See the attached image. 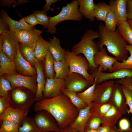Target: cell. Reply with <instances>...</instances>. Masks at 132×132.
<instances>
[{"label":"cell","mask_w":132,"mask_h":132,"mask_svg":"<svg viewBox=\"0 0 132 132\" xmlns=\"http://www.w3.org/2000/svg\"><path fill=\"white\" fill-rule=\"evenodd\" d=\"M33 109L36 112L43 110L49 112L61 129L71 124L79 112L69 98L62 92L53 98H44L36 102Z\"/></svg>","instance_id":"1"},{"label":"cell","mask_w":132,"mask_h":132,"mask_svg":"<svg viewBox=\"0 0 132 132\" xmlns=\"http://www.w3.org/2000/svg\"><path fill=\"white\" fill-rule=\"evenodd\" d=\"M99 40L97 42L99 50L105 46L108 51L121 62L128 57V52L126 46L127 42L124 40L117 30L112 32L107 29L102 23L99 26Z\"/></svg>","instance_id":"2"},{"label":"cell","mask_w":132,"mask_h":132,"mask_svg":"<svg viewBox=\"0 0 132 132\" xmlns=\"http://www.w3.org/2000/svg\"><path fill=\"white\" fill-rule=\"evenodd\" d=\"M99 32L89 29L87 30L81 37V40L72 47L71 51L78 55L83 54L88 60L89 68L92 70L97 68L94 61V55L100 50L97 43L94 40L99 37Z\"/></svg>","instance_id":"3"},{"label":"cell","mask_w":132,"mask_h":132,"mask_svg":"<svg viewBox=\"0 0 132 132\" xmlns=\"http://www.w3.org/2000/svg\"><path fill=\"white\" fill-rule=\"evenodd\" d=\"M77 0H74L66 4L62 7L60 12L57 15L50 17L49 24L46 31V32L53 34L56 32V25L59 23L65 21L71 20L79 21L83 17L79 10Z\"/></svg>","instance_id":"4"},{"label":"cell","mask_w":132,"mask_h":132,"mask_svg":"<svg viewBox=\"0 0 132 132\" xmlns=\"http://www.w3.org/2000/svg\"><path fill=\"white\" fill-rule=\"evenodd\" d=\"M35 95L24 88H12L8 93L10 107L16 109H30L35 102Z\"/></svg>","instance_id":"5"},{"label":"cell","mask_w":132,"mask_h":132,"mask_svg":"<svg viewBox=\"0 0 132 132\" xmlns=\"http://www.w3.org/2000/svg\"><path fill=\"white\" fill-rule=\"evenodd\" d=\"M64 58L69 66L70 73H75L80 74L89 83L92 84L94 83V78L88 72L89 64L85 57L80 54L77 55L67 50L66 51Z\"/></svg>","instance_id":"6"},{"label":"cell","mask_w":132,"mask_h":132,"mask_svg":"<svg viewBox=\"0 0 132 132\" xmlns=\"http://www.w3.org/2000/svg\"><path fill=\"white\" fill-rule=\"evenodd\" d=\"M97 85L107 81L132 77V69H123L106 73L103 72L102 68L99 66L91 70L90 74Z\"/></svg>","instance_id":"7"},{"label":"cell","mask_w":132,"mask_h":132,"mask_svg":"<svg viewBox=\"0 0 132 132\" xmlns=\"http://www.w3.org/2000/svg\"><path fill=\"white\" fill-rule=\"evenodd\" d=\"M34 117L41 132H60L62 129L53 116L46 111L37 112Z\"/></svg>","instance_id":"8"},{"label":"cell","mask_w":132,"mask_h":132,"mask_svg":"<svg viewBox=\"0 0 132 132\" xmlns=\"http://www.w3.org/2000/svg\"><path fill=\"white\" fill-rule=\"evenodd\" d=\"M5 78L10 82L12 88H24L36 94L37 89V76H28L17 74L7 75Z\"/></svg>","instance_id":"9"},{"label":"cell","mask_w":132,"mask_h":132,"mask_svg":"<svg viewBox=\"0 0 132 132\" xmlns=\"http://www.w3.org/2000/svg\"><path fill=\"white\" fill-rule=\"evenodd\" d=\"M115 82L113 80H110L96 85L94 93V101L102 103L109 102Z\"/></svg>","instance_id":"10"},{"label":"cell","mask_w":132,"mask_h":132,"mask_svg":"<svg viewBox=\"0 0 132 132\" xmlns=\"http://www.w3.org/2000/svg\"><path fill=\"white\" fill-rule=\"evenodd\" d=\"M64 79L65 88L77 93L84 91L92 84L88 82L83 76L77 73H70Z\"/></svg>","instance_id":"11"},{"label":"cell","mask_w":132,"mask_h":132,"mask_svg":"<svg viewBox=\"0 0 132 132\" xmlns=\"http://www.w3.org/2000/svg\"><path fill=\"white\" fill-rule=\"evenodd\" d=\"M65 87L64 79L47 77L43 92L44 98L49 99L57 96L62 92Z\"/></svg>","instance_id":"12"},{"label":"cell","mask_w":132,"mask_h":132,"mask_svg":"<svg viewBox=\"0 0 132 132\" xmlns=\"http://www.w3.org/2000/svg\"><path fill=\"white\" fill-rule=\"evenodd\" d=\"M2 35L4 39L3 50L10 59L14 61L17 54L19 44L15 33L10 31Z\"/></svg>","instance_id":"13"},{"label":"cell","mask_w":132,"mask_h":132,"mask_svg":"<svg viewBox=\"0 0 132 132\" xmlns=\"http://www.w3.org/2000/svg\"><path fill=\"white\" fill-rule=\"evenodd\" d=\"M109 102L112 106L122 112L123 115L127 112L128 110L127 105L121 85L120 84L115 82Z\"/></svg>","instance_id":"14"},{"label":"cell","mask_w":132,"mask_h":132,"mask_svg":"<svg viewBox=\"0 0 132 132\" xmlns=\"http://www.w3.org/2000/svg\"><path fill=\"white\" fill-rule=\"evenodd\" d=\"M117 61L116 57L109 55L106 49L103 48L100 50L94 57V62L97 67L99 66L102 68L103 71L108 70L110 72H112L113 65Z\"/></svg>","instance_id":"15"},{"label":"cell","mask_w":132,"mask_h":132,"mask_svg":"<svg viewBox=\"0 0 132 132\" xmlns=\"http://www.w3.org/2000/svg\"><path fill=\"white\" fill-rule=\"evenodd\" d=\"M30 110L29 109H16L10 106L0 116V121H9L20 126L22 120L27 116Z\"/></svg>","instance_id":"16"},{"label":"cell","mask_w":132,"mask_h":132,"mask_svg":"<svg viewBox=\"0 0 132 132\" xmlns=\"http://www.w3.org/2000/svg\"><path fill=\"white\" fill-rule=\"evenodd\" d=\"M17 70L21 74L28 76H37L36 69L25 60L22 55L20 52L19 47L16 56L14 60Z\"/></svg>","instance_id":"17"},{"label":"cell","mask_w":132,"mask_h":132,"mask_svg":"<svg viewBox=\"0 0 132 132\" xmlns=\"http://www.w3.org/2000/svg\"><path fill=\"white\" fill-rule=\"evenodd\" d=\"M91 104L79 110L78 115L73 122L70 126L79 132H85L87 121L92 115L90 111Z\"/></svg>","instance_id":"18"},{"label":"cell","mask_w":132,"mask_h":132,"mask_svg":"<svg viewBox=\"0 0 132 132\" xmlns=\"http://www.w3.org/2000/svg\"><path fill=\"white\" fill-rule=\"evenodd\" d=\"M127 0H110L109 1V5L111 10L116 17L117 25L121 21L127 20Z\"/></svg>","instance_id":"19"},{"label":"cell","mask_w":132,"mask_h":132,"mask_svg":"<svg viewBox=\"0 0 132 132\" xmlns=\"http://www.w3.org/2000/svg\"><path fill=\"white\" fill-rule=\"evenodd\" d=\"M14 61L10 59L3 50L0 51V74L6 75L17 74Z\"/></svg>","instance_id":"20"},{"label":"cell","mask_w":132,"mask_h":132,"mask_svg":"<svg viewBox=\"0 0 132 132\" xmlns=\"http://www.w3.org/2000/svg\"><path fill=\"white\" fill-rule=\"evenodd\" d=\"M34 66L37 71V89L35 96V102L39 101L44 98L43 92L46 82L42 65L39 62L36 63Z\"/></svg>","instance_id":"21"},{"label":"cell","mask_w":132,"mask_h":132,"mask_svg":"<svg viewBox=\"0 0 132 132\" xmlns=\"http://www.w3.org/2000/svg\"><path fill=\"white\" fill-rule=\"evenodd\" d=\"M1 18L4 20L8 23L10 29V31L14 33L21 29H30L34 28L35 26L31 25L23 21H17L10 18L6 11L2 9L0 13Z\"/></svg>","instance_id":"22"},{"label":"cell","mask_w":132,"mask_h":132,"mask_svg":"<svg viewBox=\"0 0 132 132\" xmlns=\"http://www.w3.org/2000/svg\"><path fill=\"white\" fill-rule=\"evenodd\" d=\"M79 10L83 17L91 22L95 19L94 15L95 5L93 0H77Z\"/></svg>","instance_id":"23"},{"label":"cell","mask_w":132,"mask_h":132,"mask_svg":"<svg viewBox=\"0 0 132 132\" xmlns=\"http://www.w3.org/2000/svg\"><path fill=\"white\" fill-rule=\"evenodd\" d=\"M36 42L19 44V50L22 56L31 65L34 66L35 64L39 62L35 57L34 54Z\"/></svg>","instance_id":"24"},{"label":"cell","mask_w":132,"mask_h":132,"mask_svg":"<svg viewBox=\"0 0 132 132\" xmlns=\"http://www.w3.org/2000/svg\"><path fill=\"white\" fill-rule=\"evenodd\" d=\"M49 50L54 60L60 61L64 58L66 50L61 47L59 39L54 36L53 38L49 37Z\"/></svg>","instance_id":"25"},{"label":"cell","mask_w":132,"mask_h":132,"mask_svg":"<svg viewBox=\"0 0 132 132\" xmlns=\"http://www.w3.org/2000/svg\"><path fill=\"white\" fill-rule=\"evenodd\" d=\"M50 41L44 40L41 35L36 42L34 54L36 58L39 61L44 60L49 51Z\"/></svg>","instance_id":"26"},{"label":"cell","mask_w":132,"mask_h":132,"mask_svg":"<svg viewBox=\"0 0 132 132\" xmlns=\"http://www.w3.org/2000/svg\"><path fill=\"white\" fill-rule=\"evenodd\" d=\"M123 115L120 111L112 106L105 114L101 118V123L103 126L115 125Z\"/></svg>","instance_id":"27"},{"label":"cell","mask_w":132,"mask_h":132,"mask_svg":"<svg viewBox=\"0 0 132 132\" xmlns=\"http://www.w3.org/2000/svg\"><path fill=\"white\" fill-rule=\"evenodd\" d=\"M55 77L64 79L70 73L69 66L65 58L60 61L54 60Z\"/></svg>","instance_id":"28"},{"label":"cell","mask_w":132,"mask_h":132,"mask_svg":"<svg viewBox=\"0 0 132 132\" xmlns=\"http://www.w3.org/2000/svg\"><path fill=\"white\" fill-rule=\"evenodd\" d=\"M18 132H41L37 126L34 117L26 116L22 120Z\"/></svg>","instance_id":"29"},{"label":"cell","mask_w":132,"mask_h":132,"mask_svg":"<svg viewBox=\"0 0 132 132\" xmlns=\"http://www.w3.org/2000/svg\"><path fill=\"white\" fill-rule=\"evenodd\" d=\"M117 30L123 39L132 46V28L127 20L121 22Z\"/></svg>","instance_id":"30"},{"label":"cell","mask_w":132,"mask_h":132,"mask_svg":"<svg viewBox=\"0 0 132 132\" xmlns=\"http://www.w3.org/2000/svg\"><path fill=\"white\" fill-rule=\"evenodd\" d=\"M112 106V105L109 102L102 103L94 101L91 104L90 111L92 115L102 118L105 114Z\"/></svg>","instance_id":"31"},{"label":"cell","mask_w":132,"mask_h":132,"mask_svg":"<svg viewBox=\"0 0 132 132\" xmlns=\"http://www.w3.org/2000/svg\"><path fill=\"white\" fill-rule=\"evenodd\" d=\"M126 48L130 54V56L121 62L116 61L113 65L112 72L123 69H132V46L127 44Z\"/></svg>","instance_id":"32"},{"label":"cell","mask_w":132,"mask_h":132,"mask_svg":"<svg viewBox=\"0 0 132 132\" xmlns=\"http://www.w3.org/2000/svg\"><path fill=\"white\" fill-rule=\"evenodd\" d=\"M110 6L105 2L102 1L95 4L94 12V16L98 21H104L110 11Z\"/></svg>","instance_id":"33"},{"label":"cell","mask_w":132,"mask_h":132,"mask_svg":"<svg viewBox=\"0 0 132 132\" xmlns=\"http://www.w3.org/2000/svg\"><path fill=\"white\" fill-rule=\"evenodd\" d=\"M69 99L73 105L79 111L88 105L77 95L76 92L70 89L64 88L62 91Z\"/></svg>","instance_id":"34"},{"label":"cell","mask_w":132,"mask_h":132,"mask_svg":"<svg viewBox=\"0 0 132 132\" xmlns=\"http://www.w3.org/2000/svg\"><path fill=\"white\" fill-rule=\"evenodd\" d=\"M44 73L47 78L55 77L54 59L50 52L49 51L45 58Z\"/></svg>","instance_id":"35"},{"label":"cell","mask_w":132,"mask_h":132,"mask_svg":"<svg viewBox=\"0 0 132 132\" xmlns=\"http://www.w3.org/2000/svg\"><path fill=\"white\" fill-rule=\"evenodd\" d=\"M96 85L94 81L91 86L84 91L77 93V96L88 105H90L94 101V93Z\"/></svg>","instance_id":"36"},{"label":"cell","mask_w":132,"mask_h":132,"mask_svg":"<svg viewBox=\"0 0 132 132\" xmlns=\"http://www.w3.org/2000/svg\"><path fill=\"white\" fill-rule=\"evenodd\" d=\"M104 22L105 23L104 26L107 29L112 32L116 31L117 21L116 16L111 10L108 13Z\"/></svg>","instance_id":"37"},{"label":"cell","mask_w":132,"mask_h":132,"mask_svg":"<svg viewBox=\"0 0 132 132\" xmlns=\"http://www.w3.org/2000/svg\"><path fill=\"white\" fill-rule=\"evenodd\" d=\"M43 31L33 28L28 30L22 44H27L36 42Z\"/></svg>","instance_id":"38"},{"label":"cell","mask_w":132,"mask_h":132,"mask_svg":"<svg viewBox=\"0 0 132 132\" xmlns=\"http://www.w3.org/2000/svg\"><path fill=\"white\" fill-rule=\"evenodd\" d=\"M46 11L44 10H33V14L35 16L40 24L42 25L43 29H47L50 17L48 16Z\"/></svg>","instance_id":"39"},{"label":"cell","mask_w":132,"mask_h":132,"mask_svg":"<svg viewBox=\"0 0 132 132\" xmlns=\"http://www.w3.org/2000/svg\"><path fill=\"white\" fill-rule=\"evenodd\" d=\"M20 125L7 120L2 121L0 132H18Z\"/></svg>","instance_id":"40"},{"label":"cell","mask_w":132,"mask_h":132,"mask_svg":"<svg viewBox=\"0 0 132 132\" xmlns=\"http://www.w3.org/2000/svg\"><path fill=\"white\" fill-rule=\"evenodd\" d=\"M101 123V118L92 115L89 118L86 125L85 130H98Z\"/></svg>","instance_id":"41"},{"label":"cell","mask_w":132,"mask_h":132,"mask_svg":"<svg viewBox=\"0 0 132 132\" xmlns=\"http://www.w3.org/2000/svg\"><path fill=\"white\" fill-rule=\"evenodd\" d=\"M12 89L10 82L3 76L0 79V96H8L9 92Z\"/></svg>","instance_id":"42"},{"label":"cell","mask_w":132,"mask_h":132,"mask_svg":"<svg viewBox=\"0 0 132 132\" xmlns=\"http://www.w3.org/2000/svg\"><path fill=\"white\" fill-rule=\"evenodd\" d=\"M121 87L125 97L126 104L129 107L127 113L132 114V91L130 88L125 86L121 85Z\"/></svg>","instance_id":"43"},{"label":"cell","mask_w":132,"mask_h":132,"mask_svg":"<svg viewBox=\"0 0 132 132\" xmlns=\"http://www.w3.org/2000/svg\"><path fill=\"white\" fill-rule=\"evenodd\" d=\"M10 106V103L8 95L0 97V116L5 110Z\"/></svg>","instance_id":"44"},{"label":"cell","mask_w":132,"mask_h":132,"mask_svg":"<svg viewBox=\"0 0 132 132\" xmlns=\"http://www.w3.org/2000/svg\"><path fill=\"white\" fill-rule=\"evenodd\" d=\"M19 21L24 22L33 26L40 24L37 18L33 13L27 16L23 17Z\"/></svg>","instance_id":"45"},{"label":"cell","mask_w":132,"mask_h":132,"mask_svg":"<svg viewBox=\"0 0 132 132\" xmlns=\"http://www.w3.org/2000/svg\"><path fill=\"white\" fill-rule=\"evenodd\" d=\"M29 29H21L16 31L15 34L19 43L22 44Z\"/></svg>","instance_id":"46"},{"label":"cell","mask_w":132,"mask_h":132,"mask_svg":"<svg viewBox=\"0 0 132 132\" xmlns=\"http://www.w3.org/2000/svg\"><path fill=\"white\" fill-rule=\"evenodd\" d=\"M119 129L123 131H126L129 130L130 127L129 121L127 119L123 118L121 119L119 122Z\"/></svg>","instance_id":"47"},{"label":"cell","mask_w":132,"mask_h":132,"mask_svg":"<svg viewBox=\"0 0 132 132\" xmlns=\"http://www.w3.org/2000/svg\"><path fill=\"white\" fill-rule=\"evenodd\" d=\"M115 82L121 85H123L127 87L130 88L132 91V77H127L117 80Z\"/></svg>","instance_id":"48"},{"label":"cell","mask_w":132,"mask_h":132,"mask_svg":"<svg viewBox=\"0 0 132 132\" xmlns=\"http://www.w3.org/2000/svg\"><path fill=\"white\" fill-rule=\"evenodd\" d=\"M10 30V28L8 23L4 20L0 18V34H2Z\"/></svg>","instance_id":"49"},{"label":"cell","mask_w":132,"mask_h":132,"mask_svg":"<svg viewBox=\"0 0 132 132\" xmlns=\"http://www.w3.org/2000/svg\"><path fill=\"white\" fill-rule=\"evenodd\" d=\"M117 128L115 125L100 126L98 129V132H114Z\"/></svg>","instance_id":"50"},{"label":"cell","mask_w":132,"mask_h":132,"mask_svg":"<svg viewBox=\"0 0 132 132\" xmlns=\"http://www.w3.org/2000/svg\"><path fill=\"white\" fill-rule=\"evenodd\" d=\"M126 10L127 19L132 20V0H127Z\"/></svg>","instance_id":"51"},{"label":"cell","mask_w":132,"mask_h":132,"mask_svg":"<svg viewBox=\"0 0 132 132\" xmlns=\"http://www.w3.org/2000/svg\"><path fill=\"white\" fill-rule=\"evenodd\" d=\"M0 5L3 7H8V8L12 5L15 6L16 5V0H0Z\"/></svg>","instance_id":"52"},{"label":"cell","mask_w":132,"mask_h":132,"mask_svg":"<svg viewBox=\"0 0 132 132\" xmlns=\"http://www.w3.org/2000/svg\"><path fill=\"white\" fill-rule=\"evenodd\" d=\"M58 0H46V3L45 5L43 7V10L47 12L50 9V6L53 3L57 2Z\"/></svg>","instance_id":"53"},{"label":"cell","mask_w":132,"mask_h":132,"mask_svg":"<svg viewBox=\"0 0 132 132\" xmlns=\"http://www.w3.org/2000/svg\"><path fill=\"white\" fill-rule=\"evenodd\" d=\"M60 132H79L73 127L69 126L62 129Z\"/></svg>","instance_id":"54"},{"label":"cell","mask_w":132,"mask_h":132,"mask_svg":"<svg viewBox=\"0 0 132 132\" xmlns=\"http://www.w3.org/2000/svg\"><path fill=\"white\" fill-rule=\"evenodd\" d=\"M4 42L3 36L2 34L0 35V51L3 50V45Z\"/></svg>","instance_id":"55"},{"label":"cell","mask_w":132,"mask_h":132,"mask_svg":"<svg viewBox=\"0 0 132 132\" xmlns=\"http://www.w3.org/2000/svg\"><path fill=\"white\" fill-rule=\"evenodd\" d=\"M28 1L26 0H16V5H20L26 3Z\"/></svg>","instance_id":"56"},{"label":"cell","mask_w":132,"mask_h":132,"mask_svg":"<svg viewBox=\"0 0 132 132\" xmlns=\"http://www.w3.org/2000/svg\"><path fill=\"white\" fill-rule=\"evenodd\" d=\"M85 132H98V129L95 130H88L85 131Z\"/></svg>","instance_id":"57"},{"label":"cell","mask_w":132,"mask_h":132,"mask_svg":"<svg viewBox=\"0 0 132 132\" xmlns=\"http://www.w3.org/2000/svg\"><path fill=\"white\" fill-rule=\"evenodd\" d=\"M127 21L132 28V20L127 19Z\"/></svg>","instance_id":"58"},{"label":"cell","mask_w":132,"mask_h":132,"mask_svg":"<svg viewBox=\"0 0 132 132\" xmlns=\"http://www.w3.org/2000/svg\"><path fill=\"white\" fill-rule=\"evenodd\" d=\"M114 132H123V131L119 129H117Z\"/></svg>","instance_id":"59"},{"label":"cell","mask_w":132,"mask_h":132,"mask_svg":"<svg viewBox=\"0 0 132 132\" xmlns=\"http://www.w3.org/2000/svg\"><path fill=\"white\" fill-rule=\"evenodd\" d=\"M124 132H132V128H130L129 130Z\"/></svg>","instance_id":"60"}]
</instances>
